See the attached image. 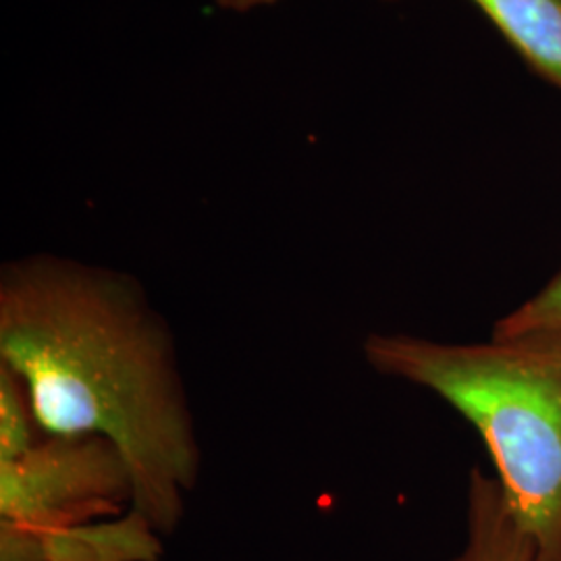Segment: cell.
<instances>
[{"label": "cell", "mask_w": 561, "mask_h": 561, "mask_svg": "<svg viewBox=\"0 0 561 561\" xmlns=\"http://www.w3.org/2000/svg\"><path fill=\"white\" fill-rule=\"evenodd\" d=\"M0 366L44 435L99 437L131 479V510L161 535L183 518L201 443L175 341L138 280L34 254L0 271Z\"/></svg>", "instance_id": "6da1fadb"}, {"label": "cell", "mask_w": 561, "mask_h": 561, "mask_svg": "<svg viewBox=\"0 0 561 561\" xmlns=\"http://www.w3.org/2000/svg\"><path fill=\"white\" fill-rule=\"evenodd\" d=\"M217 7L227 9V11H238V13H245L252 9H261V7H271L279 0H215Z\"/></svg>", "instance_id": "30bf717a"}, {"label": "cell", "mask_w": 561, "mask_h": 561, "mask_svg": "<svg viewBox=\"0 0 561 561\" xmlns=\"http://www.w3.org/2000/svg\"><path fill=\"white\" fill-rule=\"evenodd\" d=\"M495 340H561V271L493 324Z\"/></svg>", "instance_id": "52a82bcc"}, {"label": "cell", "mask_w": 561, "mask_h": 561, "mask_svg": "<svg viewBox=\"0 0 561 561\" xmlns=\"http://www.w3.org/2000/svg\"><path fill=\"white\" fill-rule=\"evenodd\" d=\"M451 561H541L497 477L481 468H472L468 477L466 539Z\"/></svg>", "instance_id": "5b68a950"}, {"label": "cell", "mask_w": 561, "mask_h": 561, "mask_svg": "<svg viewBox=\"0 0 561 561\" xmlns=\"http://www.w3.org/2000/svg\"><path fill=\"white\" fill-rule=\"evenodd\" d=\"M27 530L46 561H161V535L134 510L108 520Z\"/></svg>", "instance_id": "277c9868"}, {"label": "cell", "mask_w": 561, "mask_h": 561, "mask_svg": "<svg viewBox=\"0 0 561 561\" xmlns=\"http://www.w3.org/2000/svg\"><path fill=\"white\" fill-rule=\"evenodd\" d=\"M0 561H46L41 556L34 535L15 524L0 522Z\"/></svg>", "instance_id": "9c48e42d"}, {"label": "cell", "mask_w": 561, "mask_h": 561, "mask_svg": "<svg viewBox=\"0 0 561 561\" xmlns=\"http://www.w3.org/2000/svg\"><path fill=\"white\" fill-rule=\"evenodd\" d=\"M38 424L20 379L0 366V461L25 454L34 443Z\"/></svg>", "instance_id": "ba28073f"}, {"label": "cell", "mask_w": 561, "mask_h": 561, "mask_svg": "<svg viewBox=\"0 0 561 561\" xmlns=\"http://www.w3.org/2000/svg\"><path fill=\"white\" fill-rule=\"evenodd\" d=\"M541 76L561 88V0H472Z\"/></svg>", "instance_id": "8992f818"}, {"label": "cell", "mask_w": 561, "mask_h": 561, "mask_svg": "<svg viewBox=\"0 0 561 561\" xmlns=\"http://www.w3.org/2000/svg\"><path fill=\"white\" fill-rule=\"evenodd\" d=\"M362 352L375 373L428 389L479 431L539 560L561 561V340L373 333Z\"/></svg>", "instance_id": "7a4b0ae2"}, {"label": "cell", "mask_w": 561, "mask_h": 561, "mask_svg": "<svg viewBox=\"0 0 561 561\" xmlns=\"http://www.w3.org/2000/svg\"><path fill=\"white\" fill-rule=\"evenodd\" d=\"M131 510V479L117 449L99 437L42 435L0 461V522L34 530L117 518Z\"/></svg>", "instance_id": "3957f363"}]
</instances>
